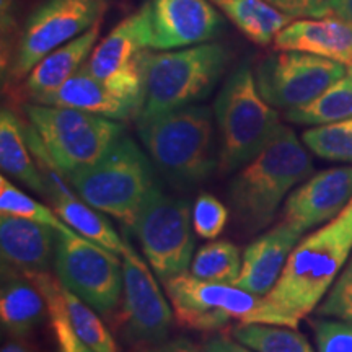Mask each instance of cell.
I'll use <instances>...</instances> for the list:
<instances>
[{"mask_svg": "<svg viewBox=\"0 0 352 352\" xmlns=\"http://www.w3.org/2000/svg\"><path fill=\"white\" fill-rule=\"evenodd\" d=\"M147 50V7L142 6L114 26L113 32L91 51L83 69L140 109L144 96V54Z\"/></svg>", "mask_w": 352, "mask_h": 352, "instance_id": "13", "label": "cell"}, {"mask_svg": "<svg viewBox=\"0 0 352 352\" xmlns=\"http://www.w3.org/2000/svg\"><path fill=\"white\" fill-rule=\"evenodd\" d=\"M0 352H32V351H30L25 344H21L20 341H10L2 346V351Z\"/></svg>", "mask_w": 352, "mask_h": 352, "instance_id": "40", "label": "cell"}, {"mask_svg": "<svg viewBox=\"0 0 352 352\" xmlns=\"http://www.w3.org/2000/svg\"><path fill=\"white\" fill-rule=\"evenodd\" d=\"M54 212L64 220L67 226L80 233L85 239L95 241L114 254H124L129 243L114 230L109 220L103 212L88 206L85 201L77 199L69 188L50 192Z\"/></svg>", "mask_w": 352, "mask_h": 352, "instance_id": "23", "label": "cell"}, {"mask_svg": "<svg viewBox=\"0 0 352 352\" xmlns=\"http://www.w3.org/2000/svg\"><path fill=\"white\" fill-rule=\"evenodd\" d=\"M233 338L254 352H315L297 328L266 323H241Z\"/></svg>", "mask_w": 352, "mask_h": 352, "instance_id": "28", "label": "cell"}, {"mask_svg": "<svg viewBox=\"0 0 352 352\" xmlns=\"http://www.w3.org/2000/svg\"><path fill=\"white\" fill-rule=\"evenodd\" d=\"M0 166L6 175L38 195H47L46 182L34 165L25 126L16 114L3 108L0 113Z\"/></svg>", "mask_w": 352, "mask_h": 352, "instance_id": "24", "label": "cell"}, {"mask_svg": "<svg viewBox=\"0 0 352 352\" xmlns=\"http://www.w3.org/2000/svg\"><path fill=\"white\" fill-rule=\"evenodd\" d=\"M302 140L316 157L352 164V120L311 127L303 132Z\"/></svg>", "mask_w": 352, "mask_h": 352, "instance_id": "30", "label": "cell"}, {"mask_svg": "<svg viewBox=\"0 0 352 352\" xmlns=\"http://www.w3.org/2000/svg\"><path fill=\"white\" fill-rule=\"evenodd\" d=\"M78 197L100 212L134 227L145 199L157 186L142 148L122 134L98 162L69 175Z\"/></svg>", "mask_w": 352, "mask_h": 352, "instance_id": "5", "label": "cell"}, {"mask_svg": "<svg viewBox=\"0 0 352 352\" xmlns=\"http://www.w3.org/2000/svg\"><path fill=\"white\" fill-rule=\"evenodd\" d=\"M285 15L297 19H323L333 15L336 0H267Z\"/></svg>", "mask_w": 352, "mask_h": 352, "instance_id": "36", "label": "cell"}, {"mask_svg": "<svg viewBox=\"0 0 352 352\" xmlns=\"http://www.w3.org/2000/svg\"><path fill=\"white\" fill-rule=\"evenodd\" d=\"M147 7L148 50L173 51L208 43L223 20L210 0H151Z\"/></svg>", "mask_w": 352, "mask_h": 352, "instance_id": "14", "label": "cell"}, {"mask_svg": "<svg viewBox=\"0 0 352 352\" xmlns=\"http://www.w3.org/2000/svg\"><path fill=\"white\" fill-rule=\"evenodd\" d=\"M25 113L51 165L63 175L96 164L124 134L120 122L80 109L34 103Z\"/></svg>", "mask_w": 352, "mask_h": 352, "instance_id": "7", "label": "cell"}, {"mask_svg": "<svg viewBox=\"0 0 352 352\" xmlns=\"http://www.w3.org/2000/svg\"><path fill=\"white\" fill-rule=\"evenodd\" d=\"M64 298L74 331L90 349L95 352H120L111 333L104 327L103 321L98 318L94 308L87 305L82 298H78L76 294L65 287Z\"/></svg>", "mask_w": 352, "mask_h": 352, "instance_id": "31", "label": "cell"}, {"mask_svg": "<svg viewBox=\"0 0 352 352\" xmlns=\"http://www.w3.org/2000/svg\"><path fill=\"white\" fill-rule=\"evenodd\" d=\"M192 228L201 239H217L227 226L228 210L217 197L202 192L192 206Z\"/></svg>", "mask_w": 352, "mask_h": 352, "instance_id": "33", "label": "cell"}, {"mask_svg": "<svg viewBox=\"0 0 352 352\" xmlns=\"http://www.w3.org/2000/svg\"><path fill=\"white\" fill-rule=\"evenodd\" d=\"M302 233L280 222L246 246L236 287L264 297L274 287Z\"/></svg>", "mask_w": 352, "mask_h": 352, "instance_id": "17", "label": "cell"}, {"mask_svg": "<svg viewBox=\"0 0 352 352\" xmlns=\"http://www.w3.org/2000/svg\"><path fill=\"white\" fill-rule=\"evenodd\" d=\"M151 352H199V351H197L196 347H192L191 344H189L188 341L178 340V341L170 342V344L158 346L157 349H153Z\"/></svg>", "mask_w": 352, "mask_h": 352, "instance_id": "38", "label": "cell"}, {"mask_svg": "<svg viewBox=\"0 0 352 352\" xmlns=\"http://www.w3.org/2000/svg\"><path fill=\"white\" fill-rule=\"evenodd\" d=\"M0 212H2V215H15V217L33 220V222L56 228L57 232L65 233V235L77 233L51 209H47L41 202H38L33 197L25 195L23 191H20L19 188L13 186L6 176L0 178Z\"/></svg>", "mask_w": 352, "mask_h": 352, "instance_id": "32", "label": "cell"}, {"mask_svg": "<svg viewBox=\"0 0 352 352\" xmlns=\"http://www.w3.org/2000/svg\"><path fill=\"white\" fill-rule=\"evenodd\" d=\"M314 173V162L296 132L283 126L253 160L243 165L228 186L236 222L246 232L263 230L298 183Z\"/></svg>", "mask_w": 352, "mask_h": 352, "instance_id": "2", "label": "cell"}, {"mask_svg": "<svg viewBox=\"0 0 352 352\" xmlns=\"http://www.w3.org/2000/svg\"><path fill=\"white\" fill-rule=\"evenodd\" d=\"M333 15L352 25V0H336Z\"/></svg>", "mask_w": 352, "mask_h": 352, "instance_id": "39", "label": "cell"}, {"mask_svg": "<svg viewBox=\"0 0 352 352\" xmlns=\"http://www.w3.org/2000/svg\"><path fill=\"white\" fill-rule=\"evenodd\" d=\"M122 290L129 336L145 344H160L168 336L173 311L148 266L131 245L122 254Z\"/></svg>", "mask_w": 352, "mask_h": 352, "instance_id": "15", "label": "cell"}, {"mask_svg": "<svg viewBox=\"0 0 352 352\" xmlns=\"http://www.w3.org/2000/svg\"><path fill=\"white\" fill-rule=\"evenodd\" d=\"M107 0H46L28 16L13 54L10 74L21 78L57 47L100 23Z\"/></svg>", "mask_w": 352, "mask_h": 352, "instance_id": "11", "label": "cell"}, {"mask_svg": "<svg viewBox=\"0 0 352 352\" xmlns=\"http://www.w3.org/2000/svg\"><path fill=\"white\" fill-rule=\"evenodd\" d=\"M118 254L80 233H59L54 267L60 284L98 314L107 315L120 303L122 270Z\"/></svg>", "mask_w": 352, "mask_h": 352, "instance_id": "10", "label": "cell"}, {"mask_svg": "<svg viewBox=\"0 0 352 352\" xmlns=\"http://www.w3.org/2000/svg\"><path fill=\"white\" fill-rule=\"evenodd\" d=\"M276 51H300L344 64L352 70V25L340 16L297 19L274 39Z\"/></svg>", "mask_w": 352, "mask_h": 352, "instance_id": "19", "label": "cell"}, {"mask_svg": "<svg viewBox=\"0 0 352 352\" xmlns=\"http://www.w3.org/2000/svg\"><path fill=\"white\" fill-rule=\"evenodd\" d=\"M250 41L267 46L294 21L267 0H210Z\"/></svg>", "mask_w": 352, "mask_h": 352, "instance_id": "25", "label": "cell"}, {"mask_svg": "<svg viewBox=\"0 0 352 352\" xmlns=\"http://www.w3.org/2000/svg\"><path fill=\"white\" fill-rule=\"evenodd\" d=\"M204 352H254L239 341L228 340L226 336H215L204 346Z\"/></svg>", "mask_w": 352, "mask_h": 352, "instance_id": "37", "label": "cell"}, {"mask_svg": "<svg viewBox=\"0 0 352 352\" xmlns=\"http://www.w3.org/2000/svg\"><path fill=\"white\" fill-rule=\"evenodd\" d=\"M318 316L352 321V256L316 310Z\"/></svg>", "mask_w": 352, "mask_h": 352, "instance_id": "34", "label": "cell"}, {"mask_svg": "<svg viewBox=\"0 0 352 352\" xmlns=\"http://www.w3.org/2000/svg\"><path fill=\"white\" fill-rule=\"evenodd\" d=\"M2 294H0L2 327L15 338L28 336L47 314L46 298L23 272L2 264Z\"/></svg>", "mask_w": 352, "mask_h": 352, "instance_id": "22", "label": "cell"}, {"mask_svg": "<svg viewBox=\"0 0 352 352\" xmlns=\"http://www.w3.org/2000/svg\"><path fill=\"white\" fill-rule=\"evenodd\" d=\"M34 103L80 109L114 121L135 118L139 111L132 101L114 94L107 83L90 76L83 67L74 74L63 87Z\"/></svg>", "mask_w": 352, "mask_h": 352, "instance_id": "20", "label": "cell"}, {"mask_svg": "<svg viewBox=\"0 0 352 352\" xmlns=\"http://www.w3.org/2000/svg\"><path fill=\"white\" fill-rule=\"evenodd\" d=\"M32 279V283L41 290L47 303V316H50L52 334H54L57 352H95L90 349L70 323L67 307H65L64 287L60 280H56L50 272H23Z\"/></svg>", "mask_w": 352, "mask_h": 352, "instance_id": "27", "label": "cell"}, {"mask_svg": "<svg viewBox=\"0 0 352 352\" xmlns=\"http://www.w3.org/2000/svg\"><path fill=\"white\" fill-rule=\"evenodd\" d=\"M352 253V199L305 239L298 241L274 287L264 296L277 324L297 328L324 297Z\"/></svg>", "mask_w": 352, "mask_h": 352, "instance_id": "1", "label": "cell"}, {"mask_svg": "<svg viewBox=\"0 0 352 352\" xmlns=\"http://www.w3.org/2000/svg\"><path fill=\"white\" fill-rule=\"evenodd\" d=\"M98 36L100 23H96L80 36L65 43L64 46L57 47L39 60L26 76V90L33 101L51 95L57 88L63 87L74 74H77L90 57Z\"/></svg>", "mask_w": 352, "mask_h": 352, "instance_id": "21", "label": "cell"}, {"mask_svg": "<svg viewBox=\"0 0 352 352\" xmlns=\"http://www.w3.org/2000/svg\"><path fill=\"white\" fill-rule=\"evenodd\" d=\"M164 284L175 318L184 328L215 331L226 328L230 320L277 324L274 311L264 297L233 284L210 283L186 272L170 277Z\"/></svg>", "mask_w": 352, "mask_h": 352, "instance_id": "8", "label": "cell"}, {"mask_svg": "<svg viewBox=\"0 0 352 352\" xmlns=\"http://www.w3.org/2000/svg\"><path fill=\"white\" fill-rule=\"evenodd\" d=\"M214 114L222 173H232L253 160L284 126L276 109L259 94L256 77L246 64L227 78L215 100Z\"/></svg>", "mask_w": 352, "mask_h": 352, "instance_id": "6", "label": "cell"}, {"mask_svg": "<svg viewBox=\"0 0 352 352\" xmlns=\"http://www.w3.org/2000/svg\"><path fill=\"white\" fill-rule=\"evenodd\" d=\"M352 199V166L323 170L294 189L283 208V222L302 233L333 220Z\"/></svg>", "mask_w": 352, "mask_h": 352, "instance_id": "16", "label": "cell"}, {"mask_svg": "<svg viewBox=\"0 0 352 352\" xmlns=\"http://www.w3.org/2000/svg\"><path fill=\"white\" fill-rule=\"evenodd\" d=\"M139 139L153 166L178 189H192L220 165L212 111L189 104L139 122Z\"/></svg>", "mask_w": 352, "mask_h": 352, "instance_id": "3", "label": "cell"}, {"mask_svg": "<svg viewBox=\"0 0 352 352\" xmlns=\"http://www.w3.org/2000/svg\"><path fill=\"white\" fill-rule=\"evenodd\" d=\"M285 118L290 122L303 126H321L352 120V70L349 76L333 83L327 91L305 107L285 111Z\"/></svg>", "mask_w": 352, "mask_h": 352, "instance_id": "26", "label": "cell"}, {"mask_svg": "<svg viewBox=\"0 0 352 352\" xmlns=\"http://www.w3.org/2000/svg\"><path fill=\"white\" fill-rule=\"evenodd\" d=\"M351 69L336 60L300 51H279L259 63L256 85L272 108L289 111L314 101Z\"/></svg>", "mask_w": 352, "mask_h": 352, "instance_id": "12", "label": "cell"}, {"mask_svg": "<svg viewBox=\"0 0 352 352\" xmlns=\"http://www.w3.org/2000/svg\"><path fill=\"white\" fill-rule=\"evenodd\" d=\"M228 54L215 43L144 54V96L135 121L144 122L208 98L226 70Z\"/></svg>", "mask_w": 352, "mask_h": 352, "instance_id": "4", "label": "cell"}, {"mask_svg": "<svg viewBox=\"0 0 352 352\" xmlns=\"http://www.w3.org/2000/svg\"><path fill=\"white\" fill-rule=\"evenodd\" d=\"M240 250L230 241H210L201 246L192 258L191 271L192 276L199 279L210 280L220 284H235L241 271Z\"/></svg>", "mask_w": 352, "mask_h": 352, "instance_id": "29", "label": "cell"}, {"mask_svg": "<svg viewBox=\"0 0 352 352\" xmlns=\"http://www.w3.org/2000/svg\"><path fill=\"white\" fill-rule=\"evenodd\" d=\"M59 233L33 220L2 215L0 250L2 264L20 272H47L56 256Z\"/></svg>", "mask_w": 352, "mask_h": 352, "instance_id": "18", "label": "cell"}, {"mask_svg": "<svg viewBox=\"0 0 352 352\" xmlns=\"http://www.w3.org/2000/svg\"><path fill=\"white\" fill-rule=\"evenodd\" d=\"M140 248L162 280L189 270L195 252L192 212L184 199L153 188L134 223Z\"/></svg>", "mask_w": 352, "mask_h": 352, "instance_id": "9", "label": "cell"}, {"mask_svg": "<svg viewBox=\"0 0 352 352\" xmlns=\"http://www.w3.org/2000/svg\"><path fill=\"white\" fill-rule=\"evenodd\" d=\"M311 327L318 352H352V321L318 318Z\"/></svg>", "mask_w": 352, "mask_h": 352, "instance_id": "35", "label": "cell"}]
</instances>
